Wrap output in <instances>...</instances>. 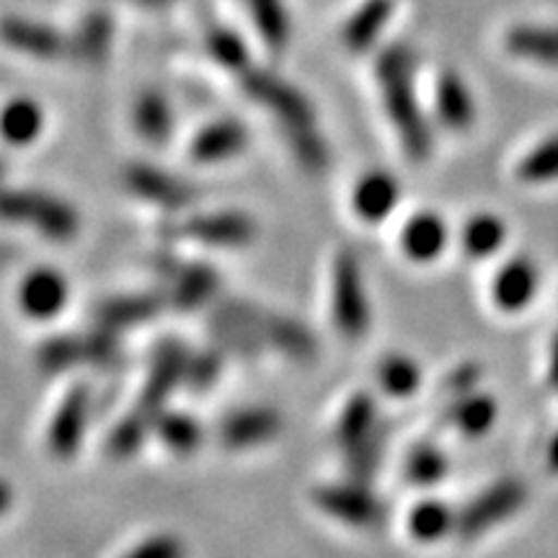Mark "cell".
<instances>
[{
  "label": "cell",
  "mask_w": 558,
  "mask_h": 558,
  "mask_svg": "<svg viewBox=\"0 0 558 558\" xmlns=\"http://www.w3.org/2000/svg\"><path fill=\"white\" fill-rule=\"evenodd\" d=\"M416 54L407 45H390L378 54L375 78L390 128L396 130L403 153L416 163L432 156V130L416 96Z\"/></svg>",
  "instance_id": "cell-1"
},
{
  "label": "cell",
  "mask_w": 558,
  "mask_h": 558,
  "mask_svg": "<svg viewBox=\"0 0 558 558\" xmlns=\"http://www.w3.org/2000/svg\"><path fill=\"white\" fill-rule=\"evenodd\" d=\"M3 218L19 226H32L47 241H73L81 230V218L70 202L37 190H5Z\"/></svg>",
  "instance_id": "cell-2"
},
{
  "label": "cell",
  "mask_w": 558,
  "mask_h": 558,
  "mask_svg": "<svg viewBox=\"0 0 558 558\" xmlns=\"http://www.w3.org/2000/svg\"><path fill=\"white\" fill-rule=\"evenodd\" d=\"M331 318L344 339L357 341L369 329L365 279L352 251H339L331 262Z\"/></svg>",
  "instance_id": "cell-3"
},
{
  "label": "cell",
  "mask_w": 558,
  "mask_h": 558,
  "mask_svg": "<svg viewBox=\"0 0 558 558\" xmlns=\"http://www.w3.org/2000/svg\"><path fill=\"white\" fill-rule=\"evenodd\" d=\"M239 86L251 101H256L277 117L279 128H303L316 124V109L303 90L292 86L269 70L254 68L243 70L239 75Z\"/></svg>",
  "instance_id": "cell-4"
},
{
  "label": "cell",
  "mask_w": 558,
  "mask_h": 558,
  "mask_svg": "<svg viewBox=\"0 0 558 558\" xmlns=\"http://www.w3.org/2000/svg\"><path fill=\"white\" fill-rule=\"evenodd\" d=\"M525 499L527 488L522 481L501 478L497 484H492L481 494H476L469 505L460 509L456 533L463 541H476L478 535L486 533V530L501 525V522H507L514 512H520Z\"/></svg>",
  "instance_id": "cell-5"
},
{
  "label": "cell",
  "mask_w": 558,
  "mask_h": 558,
  "mask_svg": "<svg viewBox=\"0 0 558 558\" xmlns=\"http://www.w3.org/2000/svg\"><path fill=\"white\" fill-rule=\"evenodd\" d=\"M120 354V341L117 331L104 329L96 324V329L83 337H52L39 347L37 360L47 373H60V369L78 367V365H109Z\"/></svg>",
  "instance_id": "cell-6"
},
{
  "label": "cell",
  "mask_w": 558,
  "mask_h": 558,
  "mask_svg": "<svg viewBox=\"0 0 558 558\" xmlns=\"http://www.w3.org/2000/svg\"><path fill=\"white\" fill-rule=\"evenodd\" d=\"M313 505L331 520L344 522L349 527H373L383 520V505L369 494L360 481L352 484H324L311 494Z\"/></svg>",
  "instance_id": "cell-7"
},
{
  "label": "cell",
  "mask_w": 558,
  "mask_h": 558,
  "mask_svg": "<svg viewBox=\"0 0 558 558\" xmlns=\"http://www.w3.org/2000/svg\"><path fill=\"white\" fill-rule=\"evenodd\" d=\"M186 352L179 341H163L156 349L150 360V369H148V378H145L143 388H140L137 403L135 409L143 411L156 418L158 411H163L166 401L171 399V393L179 386H184V373H186Z\"/></svg>",
  "instance_id": "cell-8"
},
{
  "label": "cell",
  "mask_w": 558,
  "mask_h": 558,
  "mask_svg": "<svg viewBox=\"0 0 558 558\" xmlns=\"http://www.w3.org/2000/svg\"><path fill=\"white\" fill-rule=\"evenodd\" d=\"M122 184L132 197L148 202L160 209H177L190 207L197 199V190L169 171H160L148 163H130L122 171Z\"/></svg>",
  "instance_id": "cell-9"
},
{
  "label": "cell",
  "mask_w": 558,
  "mask_h": 558,
  "mask_svg": "<svg viewBox=\"0 0 558 558\" xmlns=\"http://www.w3.org/2000/svg\"><path fill=\"white\" fill-rule=\"evenodd\" d=\"M88 407L90 390L83 383L68 388V393L54 407V414L47 424V450L58 460H73L81 450L83 437H86Z\"/></svg>",
  "instance_id": "cell-10"
},
{
  "label": "cell",
  "mask_w": 558,
  "mask_h": 558,
  "mask_svg": "<svg viewBox=\"0 0 558 558\" xmlns=\"http://www.w3.org/2000/svg\"><path fill=\"white\" fill-rule=\"evenodd\" d=\"M179 233L202 246L243 248L256 239V222L246 213H197L181 222Z\"/></svg>",
  "instance_id": "cell-11"
},
{
  "label": "cell",
  "mask_w": 558,
  "mask_h": 558,
  "mask_svg": "<svg viewBox=\"0 0 558 558\" xmlns=\"http://www.w3.org/2000/svg\"><path fill=\"white\" fill-rule=\"evenodd\" d=\"M70 300V284L65 275H60L58 269L52 267H37L32 269L29 275L19 282L16 290V303L19 311L24 313L26 318L45 320L58 318L60 313H65Z\"/></svg>",
  "instance_id": "cell-12"
},
{
  "label": "cell",
  "mask_w": 558,
  "mask_h": 558,
  "mask_svg": "<svg viewBox=\"0 0 558 558\" xmlns=\"http://www.w3.org/2000/svg\"><path fill=\"white\" fill-rule=\"evenodd\" d=\"M160 271L166 277V298L179 311H197L218 292L220 279L213 267L192 262H163Z\"/></svg>",
  "instance_id": "cell-13"
},
{
  "label": "cell",
  "mask_w": 558,
  "mask_h": 558,
  "mask_svg": "<svg viewBox=\"0 0 558 558\" xmlns=\"http://www.w3.org/2000/svg\"><path fill=\"white\" fill-rule=\"evenodd\" d=\"M248 143L251 135L246 124L233 117H222V120H213L197 130L190 143V158L202 166L226 163V160L239 158L248 148Z\"/></svg>",
  "instance_id": "cell-14"
},
{
  "label": "cell",
  "mask_w": 558,
  "mask_h": 558,
  "mask_svg": "<svg viewBox=\"0 0 558 558\" xmlns=\"http://www.w3.org/2000/svg\"><path fill=\"white\" fill-rule=\"evenodd\" d=\"M279 432H282V416H279V411L267 407L239 409L222 418L220 442L230 450H248L277 439Z\"/></svg>",
  "instance_id": "cell-15"
},
{
  "label": "cell",
  "mask_w": 558,
  "mask_h": 558,
  "mask_svg": "<svg viewBox=\"0 0 558 558\" xmlns=\"http://www.w3.org/2000/svg\"><path fill=\"white\" fill-rule=\"evenodd\" d=\"M541 275L527 256H514L501 264L492 279V300L501 313L525 311L538 295Z\"/></svg>",
  "instance_id": "cell-16"
},
{
  "label": "cell",
  "mask_w": 558,
  "mask_h": 558,
  "mask_svg": "<svg viewBox=\"0 0 558 558\" xmlns=\"http://www.w3.org/2000/svg\"><path fill=\"white\" fill-rule=\"evenodd\" d=\"M401 202L399 179L388 171H367L362 173L352 190V209L354 215L367 226H378L386 222L396 213Z\"/></svg>",
  "instance_id": "cell-17"
},
{
  "label": "cell",
  "mask_w": 558,
  "mask_h": 558,
  "mask_svg": "<svg viewBox=\"0 0 558 558\" xmlns=\"http://www.w3.org/2000/svg\"><path fill=\"white\" fill-rule=\"evenodd\" d=\"M399 243L403 256H407L409 262L432 264L445 254V248H448L450 228L442 215L424 209V213L411 215V218L403 222Z\"/></svg>",
  "instance_id": "cell-18"
},
{
  "label": "cell",
  "mask_w": 558,
  "mask_h": 558,
  "mask_svg": "<svg viewBox=\"0 0 558 558\" xmlns=\"http://www.w3.org/2000/svg\"><path fill=\"white\" fill-rule=\"evenodd\" d=\"M435 114L450 132H469L476 124V101L458 70H442L435 83Z\"/></svg>",
  "instance_id": "cell-19"
},
{
  "label": "cell",
  "mask_w": 558,
  "mask_h": 558,
  "mask_svg": "<svg viewBox=\"0 0 558 558\" xmlns=\"http://www.w3.org/2000/svg\"><path fill=\"white\" fill-rule=\"evenodd\" d=\"M166 303H169L166 292L163 295L160 292H132V295H114L104 300V303L96 305L94 316L96 324L104 326V329L120 333L122 329H132V326L158 318Z\"/></svg>",
  "instance_id": "cell-20"
},
{
  "label": "cell",
  "mask_w": 558,
  "mask_h": 558,
  "mask_svg": "<svg viewBox=\"0 0 558 558\" xmlns=\"http://www.w3.org/2000/svg\"><path fill=\"white\" fill-rule=\"evenodd\" d=\"M3 39L11 50L29 54L39 60H54L68 54V37H62L52 26L32 19L9 16L3 21Z\"/></svg>",
  "instance_id": "cell-21"
},
{
  "label": "cell",
  "mask_w": 558,
  "mask_h": 558,
  "mask_svg": "<svg viewBox=\"0 0 558 558\" xmlns=\"http://www.w3.org/2000/svg\"><path fill=\"white\" fill-rule=\"evenodd\" d=\"M380 432V418H378V403L367 390H357L347 399L341 407L337 424H333V439L341 450H352L357 445L367 442L369 437H375Z\"/></svg>",
  "instance_id": "cell-22"
},
{
  "label": "cell",
  "mask_w": 558,
  "mask_h": 558,
  "mask_svg": "<svg viewBox=\"0 0 558 558\" xmlns=\"http://www.w3.org/2000/svg\"><path fill=\"white\" fill-rule=\"evenodd\" d=\"M114 39V21L109 11H88L68 37V54L81 65H104Z\"/></svg>",
  "instance_id": "cell-23"
},
{
  "label": "cell",
  "mask_w": 558,
  "mask_h": 558,
  "mask_svg": "<svg viewBox=\"0 0 558 558\" xmlns=\"http://www.w3.org/2000/svg\"><path fill=\"white\" fill-rule=\"evenodd\" d=\"M393 11V0H365V3L347 19L344 29H341V41H344L347 50L357 54L373 50V47L378 45L380 34L386 32Z\"/></svg>",
  "instance_id": "cell-24"
},
{
  "label": "cell",
  "mask_w": 558,
  "mask_h": 558,
  "mask_svg": "<svg viewBox=\"0 0 558 558\" xmlns=\"http://www.w3.org/2000/svg\"><path fill=\"white\" fill-rule=\"evenodd\" d=\"M132 124H135V132L145 143H169L173 135V124H177L173 122V107L169 96L158 88H145L137 96L135 109H132Z\"/></svg>",
  "instance_id": "cell-25"
},
{
  "label": "cell",
  "mask_w": 558,
  "mask_h": 558,
  "mask_svg": "<svg viewBox=\"0 0 558 558\" xmlns=\"http://www.w3.org/2000/svg\"><path fill=\"white\" fill-rule=\"evenodd\" d=\"M505 47L509 54H514V58L520 60L558 68V29H554V26H512V29L505 34Z\"/></svg>",
  "instance_id": "cell-26"
},
{
  "label": "cell",
  "mask_w": 558,
  "mask_h": 558,
  "mask_svg": "<svg viewBox=\"0 0 558 558\" xmlns=\"http://www.w3.org/2000/svg\"><path fill=\"white\" fill-rule=\"evenodd\" d=\"M259 331L267 344L279 349L292 360H311L316 354V339L295 318L277 316V313H262L259 316Z\"/></svg>",
  "instance_id": "cell-27"
},
{
  "label": "cell",
  "mask_w": 558,
  "mask_h": 558,
  "mask_svg": "<svg viewBox=\"0 0 558 558\" xmlns=\"http://www.w3.org/2000/svg\"><path fill=\"white\" fill-rule=\"evenodd\" d=\"M458 530V512L439 499H422L409 509L407 533L416 543H437Z\"/></svg>",
  "instance_id": "cell-28"
},
{
  "label": "cell",
  "mask_w": 558,
  "mask_h": 558,
  "mask_svg": "<svg viewBox=\"0 0 558 558\" xmlns=\"http://www.w3.org/2000/svg\"><path fill=\"white\" fill-rule=\"evenodd\" d=\"M448 418L452 427H456L463 437L469 439L484 437L486 432L497 424L499 403L488 393L469 390V393H463L456 403H452Z\"/></svg>",
  "instance_id": "cell-29"
},
{
  "label": "cell",
  "mask_w": 558,
  "mask_h": 558,
  "mask_svg": "<svg viewBox=\"0 0 558 558\" xmlns=\"http://www.w3.org/2000/svg\"><path fill=\"white\" fill-rule=\"evenodd\" d=\"M507 243V222L494 213H476L460 230V246L469 259H492Z\"/></svg>",
  "instance_id": "cell-30"
},
{
  "label": "cell",
  "mask_w": 558,
  "mask_h": 558,
  "mask_svg": "<svg viewBox=\"0 0 558 558\" xmlns=\"http://www.w3.org/2000/svg\"><path fill=\"white\" fill-rule=\"evenodd\" d=\"M153 435L158 437V442L163 445L166 450H171L173 456H192L194 450L202 445V424L192 414H184V411H158L156 418H153Z\"/></svg>",
  "instance_id": "cell-31"
},
{
  "label": "cell",
  "mask_w": 558,
  "mask_h": 558,
  "mask_svg": "<svg viewBox=\"0 0 558 558\" xmlns=\"http://www.w3.org/2000/svg\"><path fill=\"white\" fill-rule=\"evenodd\" d=\"M45 132V109L29 96L11 99L3 109V137L16 148H29Z\"/></svg>",
  "instance_id": "cell-32"
},
{
  "label": "cell",
  "mask_w": 558,
  "mask_h": 558,
  "mask_svg": "<svg viewBox=\"0 0 558 558\" xmlns=\"http://www.w3.org/2000/svg\"><path fill=\"white\" fill-rule=\"evenodd\" d=\"M243 9L251 13L254 29L264 47L271 52H282L290 45V16L282 0H241Z\"/></svg>",
  "instance_id": "cell-33"
},
{
  "label": "cell",
  "mask_w": 558,
  "mask_h": 558,
  "mask_svg": "<svg viewBox=\"0 0 558 558\" xmlns=\"http://www.w3.org/2000/svg\"><path fill=\"white\" fill-rule=\"evenodd\" d=\"M422 367H418V362L414 357H409V354L393 352L388 354V357H383L378 365V383L388 399H411V396H416V390L422 388Z\"/></svg>",
  "instance_id": "cell-34"
},
{
  "label": "cell",
  "mask_w": 558,
  "mask_h": 558,
  "mask_svg": "<svg viewBox=\"0 0 558 558\" xmlns=\"http://www.w3.org/2000/svg\"><path fill=\"white\" fill-rule=\"evenodd\" d=\"M448 456L432 442L416 445V448L407 456V460H403V476H407L409 484H414L418 488H432L442 484V481L448 478Z\"/></svg>",
  "instance_id": "cell-35"
},
{
  "label": "cell",
  "mask_w": 558,
  "mask_h": 558,
  "mask_svg": "<svg viewBox=\"0 0 558 558\" xmlns=\"http://www.w3.org/2000/svg\"><path fill=\"white\" fill-rule=\"evenodd\" d=\"M205 50L213 62L228 73L241 75L251 68V52L241 34L230 26H213L205 37Z\"/></svg>",
  "instance_id": "cell-36"
},
{
  "label": "cell",
  "mask_w": 558,
  "mask_h": 558,
  "mask_svg": "<svg viewBox=\"0 0 558 558\" xmlns=\"http://www.w3.org/2000/svg\"><path fill=\"white\" fill-rule=\"evenodd\" d=\"M284 140L292 156L305 171L324 173L331 163V150L326 140L316 132V124H303V128H282Z\"/></svg>",
  "instance_id": "cell-37"
},
{
  "label": "cell",
  "mask_w": 558,
  "mask_h": 558,
  "mask_svg": "<svg viewBox=\"0 0 558 558\" xmlns=\"http://www.w3.org/2000/svg\"><path fill=\"white\" fill-rule=\"evenodd\" d=\"M514 177L522 184H548L558 181V135L541 140L535 148H530L520 163L514 166Z\"/></svg>",
  "instance_id": "cell-38"
},
{
  "label": "cell",
  "mask_w": 558,
  "mask_h": 558,
  "mask_svg": "<svg viewBox=\"0 0 558 558\" xmlns=\"http://www.w3.org/2000/svg\"><path fill=\"white\" fill-rule=\"evenodd\" d=\"M150 432H153V416L132 409L128 416H122L120 422L114 424L107 448L114 458H132Z\"/></svg>",
  "instance_id": "cell-39"
},
{
  "label": "cell",
  "mask_w": 558,
  "mask_h": 558,
  "mask_svg": "<svg viewBox=\"0 0 558 558\" xmlns=\"http://www.w3.org/2000/svg\"><path fill=\"white\" fill-rule=\"evenodd\" d=\"M220 378V357L215 352H199L186 357L184 386L192 390H205Z\"/></svg>",
  "instance_id": "cell-40"
},
{
  "label": "cell",
  "mask_w": 558,
  "mask_h": 558,
  "mask_svg": "<svg viewBox=\"0 0 558 558\" xmlns=\"http://www.w3.org/2000/svg\"><path fill=\"white\" fill-rule=\"evenodd\" d=\"M184 546L177 535H150L130 550L132 558H179Z\"/></svg>",
  "instance_id": "cell-41"
},
{
  "label": "cell",
  "mask_w": 558,
  "mask_h": 558,
  "mask_svg": "<svg viewBox=\"0 0 558 558\" xmlns=\"http://www.w3.org/2000/svg\"><path fill=\"white\" fill-rule=\"evenodd\" d=\"M478 383V367L476 365H463L458 369H452V375L448 378V386L456 390L458 396L469 393V390H476Z\"/></svg>",
  "instance_id": "cell-42"
},
{
  "label": "cell",
  "mask_w": 558,
  "mask_h": 558,
  "mask_svg": "<svg viewBox=\"0 0 558 558\" xmlns=\"http://www.w3.org/2000/svg\"><path fill=\"white\" fill-rule=\"evenodd\" d=\"M548 383L554 388H558V333L550 341V352H548Z\"/></svg>",
  "instance_id": "cell-43"
},
{
  "label": "cell",
  "mask_w": 558,
  "mask_h": 558,
  "mask_svg": "<svg viewBox=\"0 0 558 558\" xmlns=\"http://www.w3.org/2000/svg\"><path fill=\"white\" fill-rule=\"evenodd\" d=\"M546 460H548V469L558 473V432L554 435V439H550L548 445V452H546Z\"/></svg>",
  "instance_id": "cell-44"
},
{
  "label": "cell",
  "mask_w": 558,
  "mask_h": 558,
  "mask_svg": "<svg viewBox=\"0 0 558 558\" xmlns=\"http://www.w3.org/2000/svg\"><path fill=\"white\" fill-rule=\"evenodd\" d=\"M128 3L143 5V9H166V5H171L173 0H128Z\"/></svg>",
  "instance_id": "cell-45"
}]
</instances>
